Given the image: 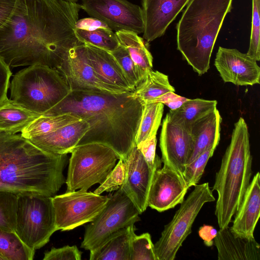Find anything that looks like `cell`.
<instances>
[{
	"mask_svg": "<svg viewBox=\"0 0 260 260\" xmlns=\"http://www.w3.org/2000/svg\"><path fill=\"white\" fill-rule=\"evenodd\" d=\"M81 5L91 17L96 18L112 30L143 33L142 8L127 0H83Z\"/></svg>",
	"mask_w": 260,
	"mask_h": 260,
	"instance_id": "7c38bea8",
	"label": "cell"
},
{
	"mask_svg": "<svg viewBox=\"0 0 260 260\" xmlns=\"http://www.w3.org/2000/svg\"><path fill=\"white\" fill-rule=\"evenodd\" d=\"M174 87L170 84L168 76L158 71H149L142 82L135 88L133 94L144 104L153 102L155 99L172 91Z\"/></svg>",
	"mask_w": 260,
	"mask_h": 260,
	"instance_id": "484cf974",
	"label": "cell"
},
{
	"mask_svg": "<svg viewBox=\"0 0 260 260\" xmlns=\"http://www.w3.org/2000/svg\"><path fill=\"white\" fill-rule=\"evenodd\" d=\"M156 137L149 139L137 146L151 168L161 165V158L156 154Z\"/></svg>",
	"mask_w": 260,
	"mask_h": 260,
	"instance_id": "ab89813d",
	"label": "cell"
},
{
	"mask_svg": "<svg viewBox=\"0 0 260 260\" xmlns=\"http://www.w3.org/2000/svg\"><path fill=\"white\" fill-rule=\"evenodd\" d=\"M67 158L42 150L21 134L0 132V190L52 197L66 182Z\"/></svg>",
	"mask_w": 260,
	"mask_h": 260,
	"instance_id": "3957f363",
	"label": "cell"
},
{
	"mask_svg": "<svg viewBox=\"0 0 260 260\" xmlns=\"http://www.w3.org/2000/svg\"><path fill=\"white\" fill-rule=\"evenodd\" d=\"M159 147L164 165L184 179V169L192 153L193 142L189 130L168 113L162 121Z\"/></svg>",
	"mask_w": 260,
	"mask_h": 260,
	"instance_id": "5bb4252c",
	"label": "cell"
},
{
	"mask_svg": "<svg viewBox=\"0 0 260 260\" xmlns=\"http://www.w3.org/2000/svg\"><path fill=\"white\" fill-rule=\"evenodd\" d=\"M164 105L159 102L144 104L139 126L135 138L138 145L146 140L156 137L161 123Z\"/></svg>",
	"mask_w": 260,
	"mask_h": 260,
	"instance_id": "f546056e",
	"label": "cell"
},
{
	"mask_svg": "<svg viewBox=\"0 0 260 260\" xmlns=\"http://www.w3.org/2000/svg\"><path fill=\"white\" fill-rule=\"evenodd\" d=\"M68 2H71V3H76L78 0H66Z\"/></svg>",
	"mask_w": 260,
	"mask_h": 260,
	"instance_id": "bcb514c9",
	"label": "cell"
},
{
	"mask_svg": "<svg viewBox=\"0 0 260 260\" xmlns=\"http://www.w3.org/2000/svg\"><path fill=\"white\" fill-rule=\"evenodd\" d=\"M133 91L72 90L44 115L68 113L86 120L89 128L77 145L103 144L113 150L119 159L125 160L136 145L144 105L134 96Z\"/></svg>",
	"mask_w": 260,
	"mask_h": 260,
	"instance_id": "7a4b0ae2",
	"label": "cell"
},
{
	"mask_svg": "<svg viewBox=\"0 0 260 260\" xmlns=\"http://www.w3.org/2000/svg\"><path fill=\"white\" fill-rule=\"evenodd\" d=\"M10 87V100L39 115L46 113L71 92L57 70L39 64L18 72Z\"/></svg>",
	"mask_w": 260,
	"mask_h": 260,
	"instance_id": "8992f818",
	"label": "cell"
},
{
	"mask_svg": "<svg viewBox=\"0 0 260 260\" xmlns=\"http://www.w3.org/2000/svg\"><path fill=\"white\" fill-rule=\"evenodd\" d=\"M124 161L126 175L120 188L133 202L141 214L148 207V194L154 172L161 168V165L150 167L136 145Z\"/></svg>",
	"mask_w": 260,
	"mask_h": 260,
	"instance_id": "9a60e30c",
	"label": "cell"
},
{
	"mask_svg": "<svg viewBox=\"0 0 260 260\" xmlns=\"http://www.w3.org/2000/svg\"><path fill=\"white\" fill-rule=\"evenodd\" d=\"M184 179L164 165L155 170L148 197V206L161 212L182 203L188 190Z\"/></svg>",
	"mask_w": 260,
	"mask_h": 260,
	"instance_id": "e0dca14e",
	"label": "cell"
},
{
	"mask_svg": "<svg viewBox=\"0 0 260 260\" xmlns=\"http://www.w3.org/2000/svg\"><path fill=\"white\" fill-rule=\"evenodd\" d=\"M74 31L76 38L82 44L90 45L110 53L120 45L116 33L109 27L93 30L75 28Z\"/></svg>",
	"mask_w": 260,
	"mask_h": 260,
	"instance_id": "4dcf8cb0",
	"label": "cell"
},
{
	"mask_svg": "<svg viewBox=\"0 0 260 260\" xmlns=\"http://www.w3.org/2000/svg\"><path fill=\"white\" fill-rule=\"evenodd\" d=\"M140 215L133 202L119 188L109 197L104 209L87 225L81 247L92 254L112 237L140 220Z\"/></svg>",
	"mask_w": 260,
	"mask_h": 260,
	"instance_id": "30bf717a",
	"label": "cell"
},
{
	"mask_svg": "<svg viewBox=\"0 0 260 260\" xmlns=\"http://www.w3.org/2000/svg\"><path fill=\"white\" fill-rule=\"evenodd\" d=\"M221 121L220 113L216 109L190 125L193 149L187 165L208 149H216L220 141Z\"/></svg>",
	"mask_w": 260,
	"mask_h": 260,
	"instance_id": "603a6c76",
	"label": "cell"
},
{
	"mask_svg": "<svg viewBox=\"0 0 260 260\" xmlns=\"http://www.w3.org/2000/svg\"><path fill=\"white\" fill-rule=\"evenodd\" d=\"M0 260H6V258L0 254Z\"/></svg>",
	"mask_w": 260,
	"mask_h": 260,
	"instance_id": "7dc6e473",
	"label": "cell"
},
{
	"mask_svg": "<svg viewBox=\"0 0 260 260\" xmlns=\"http://www.w3.org/2000/svg\"><path fill=\"white\" fill-rule=\"evenodd\" d=\"M70 113L40 115L28 124L21 132V136L29 139L48 134L62 126L81 120Z\"/></svg>",
	"mask_w": 260,
	"mask_h": 260,
	"instance_id": "83f0119b",
	"label": "cell"
},
{
	"mask_svg": "<svg viewBox=\"0 0 260 260\" xmlns=\"http://www.w3.org/2000/svg\"><path fill=\"white\" fill-rule=\"evenodd\" d=\"M134 224L131 225L112 237L95 252L90 260H131V243L135 233Z\"/></svg>",
	"mask_w": 260,
	"mask_h": 260,
	"instance_id": "cb8c5ba5",
	"label": "cell"
},
{
	"mask_svg": "<svg viewBox=\"0 0 260 260\" xmlns=\"http://www.w3.org/2000/svg\"><path fill=\"white\" fill-rule=\"evenodd\" d=\"M252 164L248 126L240 117L234 124L211 189L218 194L215 214L219 229L229 226L238 210L250 182Z\"/></svg>",
	"mask_w": 260,
	"mask_h": 260,
	"instance_id": "5b68a950",
	"label": "cell"
},
{
	"mask_svg": "<svg viewBox=\"0 0 260 260\" xmlns=\"http://www.w3.org/2000/svg\"><path fill=\"white\" fill-rule=\"evenodd\" d=\"M233 0H190L177 24V49L193 71H208L211 54Z\"/></svg>",
	"mask_w": 260,
	"mask_h": 260,
	"instance_id": "277c9868",
	"label": "cell"
},
{
	"mask_svg": "<svg viewBox=\"0 0 260 260\" xmlns=\"http://www.w3.org/2000/svg\"><path fill=\"white\" fill-rule=\"evenodd\" d=\"M108 200V196L81 189L52 197L57 231H70L92 221Z\"/></svg>",
	"mask_w": 260,
	"mask_h": 260,
	"instance_id": "8fae6325",
	"label": "cell"
},
{
	"mask_svg": "<svg viewBox=\"0 0 260 260\" xmlns=\"http://www.w3.org/2000/svg\"><path fill=\"white\" fill-rule=\"evenodd\" d=\"M252 21L250 43L247 54L256 61L260 60V0H252Z\"/></svg>",
	"mask_w": 260,
	"mask_h": 260,
	"instance_id": "8d00e7d4",
	"label": "cell"
},
{
	"mask_svg": "<svg viewBox=\"0 0 260 260\" xmlns=\"http://www.w3.org/2000/svg\"><path fill=\"white\" fill-rule=\"evenodd\" d=\"M131 260H157L151 235L133 234L131 243Z\"/></svg>",
	"mask_w": 260,
	"mask_h": 260,
	"instance_id": "e575fe53",
	"label": "cell"
},
{
	"mask_svg": "<svg viewBox=\"0 0 260 260\" xmlns=\"http://www.w3.org/2000/svg\"><path fill=\"white\" fill-rule=\"evenodd\" d=\"M100 27H108L102 21L93 17L78 19L75 24V28L79 29L93 30Z\"/></svg>",
	"mask_w": 260,
	"mask_h": 260,
	"instance_id": "ee69618b",
	"label": "cell"
},
{
	"mask_svg": "<svg viewBox=\"0 0 260 260\" xmlns=\"http://www.w3.org/2000/svg\"><path fill=\"white\" fill-rule=\"evenodd\" d=\"M56 231L52 197L18 194L15 232L27 246L42 248Z\"/></svg>",
	"mask_w": 260,
	"mask_h": 260,
	"instance_id": "52a82bcc",
	"label": "cell"
},
{
	"mask_svg": "<svg viewBox=\"0 0 260 260\" xmlns=\"http://www.w3.org/2000/svg\"><path fill=\"white\" fill-rule=\"evenodd\" d=\"M198 233L205 245L211 247L214 244V239L217 235V231L211 225L205 224L200 228Z\"/></svg>",
	"mask_w": 260,
	"mask_h": 260,
	"instance_id": "7bdbcfd3",
	"label": "cell"
},
{
	"mask_svg": "<svg viewBox=\"0 0 260 260\" xmlns=\"http://www.w3.org/2000/svg\"><path fill=\"white\" fill-rule=\"evenodd\" d=\"M63 77L71 91H95L112 93L126 91L103 82L90 63L84 44L72 48L56 70Z\"/></svg>",
	"mask_w": 260,
	"mask_h": 260,
	"instance_id": "4fadbf2b",
	"label": "cell"
},
{
	"mask_svg": "<svg viewBox=\"0 0 260 260\" xmlns=\"http://www.w3.org/2000/svg\"><path fill=\"white\" fill-rule=\"evenodd\" d=\"M89 126L86 120L81 119L48 134L31 138L28 140L46 152L67 154L78 144Z\"/></svg>",
	"mask_w": 260,
	"mask_h": 260,
	"instance_id": "ffe728a7",
	"label": "cell"
},
{
	"mask_svg": "<svg viewBox=\"0 0 260 260\" xmlns=\"http://www.w3.org/2000/svg\"><path fill=\"white\" fill-rule=\"evenodd\" d=\"M81 9L66 0H15L0 27V57L10 67L39 64L56 70L82 43L74 31Z\"/></svg>",
	"mask_w": 260,
	"mask_h": 260,
	"instance_id": "6da1fadb",
	"label": "cell"
},
{
	"mask_svg": "<svg viewBox=\"0 0 260 260\" xmlns=\"http://www.w3.org/2000/svg\"><path fill=\"white\" fill-rule=\"evenodd\" d=\"M115 33L120 44L127 49L135 64L146 76L152 70L153 57L143 39L132 31H119Z\"/></svg>",
	"mask_w": 260,
	"mask_h": 260,
	"instance_id": "4316f807",
	"label": "cell"
},
{
	"mask_svg": "<svg viewBox=\"0 0 260 260\" xmlns=\"http://www.w3.org/2000/svg\"><path fill=\"white\" fill-rule=\"evenodd\" d=\"M188 99L170 91L155 99L152 102H159L168 106L171 110L179 108Z\"/></svg>",
	"mask_w": 260,
	"mask_h": 260,
	"instance_id": "b9f144b4",
	"label": "cell"
},
{
	"mask_svg": "<svg viewBox=\"0 0 260 260\" xmlns=\"http://www.w3.org/2000/svg\"><path fill=\"white\" fill-rule=\"evenodd\" d=\"M126 175V165L124 160L119 159L105 181L94 191L97 194L105 191L117 190L124 183Z\"/></svg>",
	"mask_w": 260,
	"mask_h": 260,
	"instance_id": "74e56055",
	"label": "cell"
},
{
	"mask_svg": "<svg viewBox=\"0 0 260 260\" xmlns=\"http://www.w3.org/2000/svg\"><path fill=\"white\" fill-rule=\"evenodd\" d=\"M218 260H259L260 246L253 239L234 235L230 227L220 229L214 239Z\"/></svg>",
	"mask_w": 260,
	"mask_h": 260,
	"instance_id": "44dd1931",
	"label": "cell"
},
{
	"mask_svg": "<svg viewBox=\"0 0 260 260\" xmlns=\"http://www.w3.org/2000/svg\"><path fill=\"white\" fill-rule=\"evenodd\" d=\"M39 115L8 99L0 104V132L13 134L21 133Z\"/></svg>",
	"mask_w": 260,
	"mask_h": 260,
	"instance_id": "d4e9b609",
	"label": "cell"
},
{
	"mask_svg": "<svg viewBox=\"0 0 260 260\" xmlns=\"http://www.w3.org/2000/svg\"><path fill=\"white\" fill-rule=\"evenodd\" d=\"M260 174L258 172L250 182L230 227L236 236L249 240L253 233L260 216Z\"/></svg>",
	"mask_w": 260,
	"mask_h": 260,
	"instance_id": "d6986e66",
	"label": "cell"
},
{
	"mask_svg": "<svg viewBox=\"0 0 260 260\" xmlns=\"http://www.w3.org/2000/svg\"><path fill=\"white\" fill-rule=\"evenodd\" d=\"M82 252L76 245L52 248L44 253L43 260H81Z\"/></svg>",
	"mask_w": 260,
	"mask_h": 260,
	"instance_id": "f35d334b",
	"label": "cell"
},
{
	"mask_svg": "<svg viewBox=\"0 0 260 260\" xmlns=\"http://www.w3.org/2000/svg\"><path fill=\"white\" fill-rule=\"evenodd\" d=\"M35 253L15 232L0 229V254L6 260H32Z\"/></svg>",
	"mask_w": 260,
	"mask_h": 260,
	"instance_id": "1f68e13d",
	"label": "cell"
},
{
	"mask_svg": "<svg viewBox=\"0 0 260 260\" xmlns=\"http://www.w3.org/2000/svg\"><path fill=\"white\" fill-rule=\"evenodd\" d=\"M18 194L0 190V229L15 232Z\"/></svg>",
	"mask_w": 260,
	"mask_h": 260,
	"instance_id": "d6a6232c",
	"label": "cell"
},
{
	"mask_svg": "<svg viewBox=\"0 0 260 260\" xmlns=\"http://www.w3.org/2000/svg\"><path fill=\"white\" fill-rule=\"evenodd\" d=\"M214 66L225 83L240 86L259 84L260 68L256 61L236 49L219 47Z\"/></svg>",
	"mask_w": 260,
	"mask_h": 260,
	"instance_id": "2e32d148",
	"label": "cell"
},
{
	"mask_svg": "<svg viewBox=\"0 0 260 260\" xmlns=\"http://www.w3.org/2000/svg\"><path fill=\"white\" fill-rule=\"evenodd\" d=\"M12 75L10 67L0 57V104L8 99L7 92Z\"/></svg>",
	"mask_w": 260,
	"mask_h": 260,
	"instance_id": "60d3db41",
	"label": "cell"
},
{
	"mask_svg": "<svg viewBox=\"0 0 260 260\" xmlns=\"http://www.w3.org/2000/svg\"><path fill=\"white\" fill-rule=\"evenodd\" d=\"M71 153L67 192L87 191L94 184L102 183L119 159L111 148L96 143L77 145Z\"/></svg>",
	"mask_w": 260,
	"mask_h": 260,
	"instance_id": "ba28073f",
	"label": "cell"
},
{
	"mask_svg": "<svg viewBox=\"0 0 260 260\" xmlns=\"http://www.w3.org/2000/svg\"><path fill=\"white\" fill-rule=\"evenodd\" d=\"M217 104L215 100L188 99L178 109L170 110L168 114L189 130L194 122L216 109Z\"/></svg>",
	"mask_w": 260,
	"mask_h": 260,
	"instance_id": "f1b7e54d",
	"label": "cell"
},
{
	"mask_svg": "<svg viewBox=\"0 0 260 260\" xmlns=\"http://www.w3.org/2000/svg\"><path fill=\"white\" fill-rule=\"evenodd\" d=\"M215 200L208 182L194 186L186 200L180 203L172 220L166 224L154 244L157 260H174L204 205Z\"/></svg>",
	"mask_w": 260,
	"mask_h": 260,
	"instance_id": "9c48e42d",
	"label": "cell"
},
{
	"mask_svg": "<svg viewBox=\"0 0 260 260\" xmlns=\"http://www.w3.org/2000/svg\"><path fill=\"white\" fill-rule=\"evenodd\" d=\"M84 45L90 63L103 82L126 91L135 90L111 53L90 45Z\"/></svg>",
	"mask_w": 260,
	"mask_h": 260,
	"instance_id": "7402d4cb",
	"label": "cell"
},
{
	"mask_svg": "<svg viewBox=\"0 0 260 260\" xmlns=\"http://www.w3.org/2000/svg\"><path fill=\"white\" fill-rule=\"evenodd\" d=\"M15 3V0H0V27L9 17Z\"/></svg>",
	"mask_w": 260,
	"mask_h": 260,
	"instance_id": "f6af8a7d",
	"label": "cell"
},
{
	"mask_svg": "<svg viewBox=\"0 0 260 260\" xmlns=\"http://www.w3.org/2000/svg\"><path fill=\"white\" fill-rule=\"evenodd\" d=\"M111 54L120 65L130 84L136 88L145 76L135 64L127 49L120 44Z\"/></svg>",
	"mask_w": 260,
	"mask_h": 260,
	"instance_id": "836d02e7",
	"label": "cell"
},
{
	"mask_svg": "<svg viewBox=\"0 0 260 260\" xmlns=\"http://www.w3.org/2000/svg\"><path fill=\"white\" fill-rule=\"evenodd\" d=\"M215 150L212 147L208 149L186 165L183 177L188 188L198 183L209 158L212 156Z\"/></svg>",
	"mask_w": 260,
	"mask_h": 260,
	"instance_id": "d590c367",
	"label": "cell"
},
{
	"mask_svg": "<svg viewBox=\"0 0 260 260\" xmlns=\"http://www.w3.org/2000/svg\"><path fill=\"white\" fill-rule=\"evenodd\" d=\"M190 0H142L143 38L150 42L163 36Z\"/></svg>",
	"mask_w": 260,
	"mask_h": 260,
	"instance_id": "ac0fdd59",
	"label": "cell"
}]
</instances>
